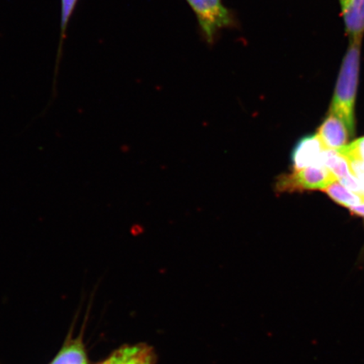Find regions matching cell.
Returning a JSON list of instances; mask_svg holds the SVG:
<instances>
[{"label":"cell","mask_w":364,"mask_h":364,"mask_svg":"<svg viewBox=\"0 0 364 364\" xmlns=\"http://www.w3.org/2000/svg\"><path fill=\"white\" fill-rule=\"evenodd\" d=\"M361 44V41H350L341 63L330 109V112L339 117L347 126L350 138L355 135V103L360 71Z\"/></svg>","instance_id":"obj_1"},{"label":"cell","mask_w":364,"mask_h":364,"mask_svg":"<svg viewBox=\"0 0 364 364\" xmlns=\"http://www.w3.org/2000/svg\"><path fill=\"white\" fill-rule=\"evenodd\" d=\"M197 16L203 38L213 44L220 31L235 28L237 19L235 12L228 9L222 0H186Z\"/></svg>","instance_id":"obj_2"},{"label":"cell","mask_w":364,"mask_h":364,"mask_svg":"<svg viewBox=\"0 0 364 364\" xmlns=\"http://www.w3.org/2000/svg\"><path fill=\"white\" fill-rule=\"evenodd\" d=\"M336 181L338 179L333 173L317 164L295 171L291 178V184H294L296 188L323 190Z\"/></svg>","instance_id":"obj_3"},{"label":"cell","mask_w":364,"mask_h":364,"mask_svg":"<svg viewBox=\"0 0 364 364\" xmlns=\"http://www.w3.org/2000/svg\"><path fill=\"white\" fill-rule=\"evenodd\" d=\"M317 136L326 150H336L343 147L350 138L347 126L331 112L318 127Z\"/></svg>","instance_id":"obj_4"},{"label":"cell","mask_w":364,"mask_h":364,"mask_svg":"<svg viewBox=\"0 0 364 364\" xmlns=\"http://www.w3.org/2000/svg\"><path fill=\"white\" fill-rule=\"evenodd\" d=\"M325 150L317 134L304 136L295 145L292 152V162L295 171L317 165L321 154Z\"/></svg>","instance_id":"obj_5"},{"label":"cell","mask_w":364,"mask_h":364,"mask_svg":"<svg viewBox=\"0 0 364 364\" xmlns=\"http://www.w3.org/2000/svg\"><path fill=\"white\" fill-rule=\"evenodd\" d=\"M346 33L350 41H361L364 34V0H339Z\"/></svg>","instance_id":"obj_6"},{"label":"cell","mask_w":364,"mask_h":364,"mask_svg":"<svg viewBox=\"0 0 364 364\" xmlns=\"http://www.w3.org/2000/svg\"><path fill=\"white\" fill-rule=\"evenodd\" d=\"M154 349L146 344L125 346L101 364H156Z\"/></svg>","instance_id":"obj_7"},{"label":"cell","mask_w":364,"mask_h":364,"mask_svg":"<svg viewBox=\"0 0 364 364\" xmlns=\"http://www.w3.org/2000/svg\"><path fill=\"white\" fill-rule=\"evenodd\" d=\"M78 2L79 0H61L60 39H59L55 72H54V89H55L56 86L59 65H60L62 60L63 44H65L68 27L70 25L71 17L75 11Z\"/></svg>","instance_id":"obj_8"},{"label":"cell","mask_w":364,"mask_h":364,"mask_svg":"<svg viewBox=\"0 0 364 364\" xmlns=\"http://www.w3.org/2000/svg\"><path fill=\"white\" fill-rule=\"evenodd\" d=\"M322 191L336 203L348 208L364 202V198L361 196L351 192L338 181H334Z\"/></svg>","instance_id":"obj_9"},{"label":"cell","mask_w":364,"mask_h":364,"mask_svg":"<svg viewBox=\"0 0 364 364\" xmlns=\"http://www.w3.org/2000/svg\"><path fill=\"white\" fill-rule=\"evenodd\" d=\"M50 364H87V358L80 341L68 344Z\"/></svg>","instance_id":"obj_10"},{"label":"cell","mask_w":364,"mask_h":364,"mask_svg":"<svg viewBox=\"0 0 364 364\" xmlns=\"http://www.w3.org/2000/svg\"><path fill=\"white\" fill-rule=\"evenodd\" d=\"M341 156H343L348 163L364 162V136L354 141L347 146L336 149Z\"/></svg>","instance_id":"obj_11"},{"label":"cell","mask_w":364,"mask_h":364,"mask_svg":"<svg viewBox=\"0 0 364 364\" xmlns=\"http://www.w3.org/2000/svg\"><path fill=\"white\" fill-rule=\"evenodd\" d=\"M349 209L353 215L364 217V204L356 205V206L349 208Z\"/></svg>","instance_id":"obj_12"}]
</instances>
